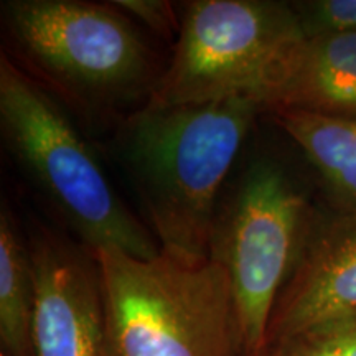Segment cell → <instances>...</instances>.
Here are the masks:
<instances>
[{
  "label": "cell",
  "instance_id": "obj_1",
  "mask_svg": "<svg viewBox=\"0 0 356 356\" xmlns=\"http://www.w3.org/2000/svg\"><path fill=\"white\" fill-rule=\"evenodd\" d=\"M261 109L234 97L129 119L122 154L160 249L210 259L218 193Z\"/></svg>",
  "mask_w": 356,
  "mask_h": 356
},
{
  "label": "cell",
  "instance_id": "obj_2",
  "mask_svg": "<svg viewBox=\"0 0 356 356\" xmlns=\"http://www.w3.org/2000/svg\"><path fill=\"white\" fill-rule=\"evenodd\" d=\"M111 356H243L228 273L213 259L96 249Z\"/></svg>",
  "mask_w": 356,
  "mask_h": 356
},
{
  "label": "cell",
  "instance_id": "obj_3",
  "mask_svg": "<svg viewBox=\"0 0 356 356\" xmlns=\"http://www.w3.org/2000/svg\"><path fill=\"white\" fill-rule=\"evenodd\" d=\"M0 124L10 152L81 244L139 259L159 254L155 236L122 203L68 115L6 55L0 58Z\"/></svg>",
  "mask_w": 356,
  "mask_h": 356
},
{
  "label": "cell",
  "instance_id": "obj_4",
  "mask_svg": "<svg viewBox=\"0 0 356 356\" xmlns=\"http://www.w3.org/2000/svg\"><path fill=\"white\" fill-rule=\"evenodd\" d=\"M8 40L24 70L74 108L106 113L152 92V55L113 3L3 2Z\"/></svg>",
  "mask_w": 356,
  "mask_h": 356
},
{
  "label": "cell",
  "instance_id": "obj_5",
  "mask_svg": "<svg viewBox=\"0 0 356 356\" xmlns=\"http://www.w3.org/2000/svg\"><path fill=\"white\" fill-rule=\"evenodd\" d=\"M305 38L293 7L267 0H195L185 7L175 53L144 108L262 101Z\"/></svg>",
  "mask_w": 356,
  "mask_h": 356
},
{
  "label": "cell",
  "instance_id": "obj_6",
  "mask_svg": "<svg viewBox=\"0 0 356 356\" xmlns=\"http://www.w3.org/2000/svg\"><path fill=\"white\" fill-rule=\"evenodd\" d=\"M305 202L282 168L257 160L218 216L210 259L228 273L243 356H264L280 292L296 269Z\"/></svg>",
  "mask_w": 356,
  "mask_h": 356
},
{
  "label": "cell",
  "instance_id": "obj_7",
  "mask_svg": "<svg viewBox=\"0 0 356 356\" xmlns=\"http://www.w3.org/2000/svg\"><path fill=\"white\" fill-rule=\"evenodd\" d=\"M26 244L35 275L33 356H111L95 251L40 222Z\"/></svg>",
  "mask_w": 356,
  "mask_h": 356
},
{
  "label": "cell",
  "instance_id": "obj_8",
  "mask_svg": "<svg viewBox=\"0 0 356 356\" xmlns=\"http://www.w3.org/2000/svg\"><path fill=\"white\" fill-rule=\"evenodd\" d=\"M353 314H356V213L343 211L307 244L275 302L267 330V348Z\"/></svg>",
  "mask_w": 356,
  "mask_h": 356
},
{
  "label": "cell",
  "instance_id": "obj_9",
  "mask_svg": "<svg viewBox=\"0 0 356 356\" xmlns=\"http://www.w3.org/2000/svg\"><path fill=\"white\" fill-rule=\"evenodd\" d=\"M262 109L356 121V32L302 40L280 66Z\"/></svg>",
  "mask_w": 356,
  "mask_h": 356
},
{
  "label": "cell",
  "instance_id": "obj_10",
  "mask_svg": "<svg viewBox=\"0 0 356 356\" xmlns=\"http://www.w3.org/2000/svg\"><path fill=\"white\" fill-rule=\"evenodd\" d=\"M274 114L279 126L317 168L343 211L356 213V121L307 111Z\"/></svg>",
  "mask_w": 356,
  "mask_h": 356
},
{
  "label": "cell",
  "instance_id": "obj_11",
  "mask_svg": "<svg viewBox=\"0 0 356 356\" xmlns=\"http://www.w3.org/2000/svg\"><path fill=\"white\" fill-rule=\"evenodd\" d=\"M35 275L29 244L6 203L0 213V345L7 356H33Z\"/></svg>",
  "mask_w": 356,
  "mask_h": 356
},
{
  "label": "cell",
  "instance_id": "obj_12",
  "mask_svg": "<svg viewBox=\"0 0 356 356\" xmlns=\"http://www.w3.org/2000/svg\"><path fill=\"white\" fill-rule=\"evenodd\" d=\"M264 356H356V314L269 346Z\"/></svg>",
  "mask_w": 356,
  "mask_h": 356
},
{
  "label": "cell",
  "instance_id": "obj_13",
  "mask_svg": "<svg viewBox=\"0 0 356 356\" xmlns=\"http://www.w3.org/2000/svg\"><path fill=\"white\" fill-rule=\"evenodd\" d=\"M305 37L356 32V0H318L293 7Z\"/></svg>",
  "mask_w": 356,
  "mask_h": 356
},
{
  "label": "cell",
  "instance_id": "obj_14",
  "mask_svg": "<svg viewBox=\"0 0 356 356\" xmlns=\"http://www.w3.org/2000/svg\"><path fill=\"white\" fill-rule=\"evenodd\" d=\"M111 3L121 12L129 13L132 19L142 22L154 32L163 35V37H170L173 30L178 29L177 17L173 13L170 2H163V0H115Z\"/></svg>",
  "mask_w": 356,
  "mask_h": 356
},
{
  "label": "cell",
  "instance_id": "obj_15",
  "mask_svg": "<svg viewBox=\"0 0 356 356\" xmlns=\"http://www.w3.org/2000/svg\"><path fill=\"white\" fill-rule=\"evenodd\" d=\"M0 356H7V355H3V353H0Z\"/></svg>",
  "mask_w": 356,
  "mask_h": 356
}]
</instances>
